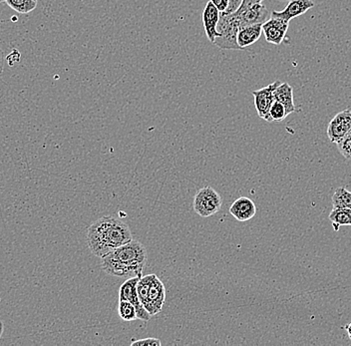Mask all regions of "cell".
<instances>
[{
	"mask_svg": "<svg viewBox=\"0 0 351 346\" xmlns=\"http://www.w3.org/2000/svg\"><path fill=\"white\" fill-rule=\"evenodd\" d=\"M351 131V111L343 110L337 113L329 122L328 139L331 143L337 144Z\"/></svg>",
	"mask_w": 351,
	"mask_h": 346,
	"instance_id": "obj_8",
	"label": "cell"
},
{
	"mask_svg": "<svg viewBox=\"0 0 351 346\" xmlns=\"http://www.w3.org/2000/svg\"><path fill=\"white\" fill-rule=\"evenodd\" d=\"M133 240L126 223L112 216L102 217L90 225L87 232L88 247L94 256L103 258Z\"/></svg>",
	"mask_w": 351,
	"mask_h": 346,
	"instance_id": "obj_1",
	"label": "cell"
},
{
	"mask_svg": "<svg viewBox=\"0 0 351 346\" xmlns=\"http://www.w3.org/2000/svg\"><path fill=\"white\" fill-rule=\"evenodd\" d=\"M274 100L278 101L287 109V115L295 112V101H293V89L289 83H282L274 90Z\"/></svg>",
	"mask_w": 351,
	"mask_h": 346,
	"instance_id": "obj_15",
	"label": "cell"
},
{
	"mask_svg": "<svg viewBox=\"0 0 351 346\" xmlns=\"http://www.w3.org/2000/svg\"><path fill=\"white\" fill-rule=\"evenodd\" d=\"M289 23L285 19L271 16L263 24V32L265 34V40L274 45H280L287 37Z\"/></svg>",
	"mask_w": 351,
	"mask_h": 346,
	"instance_id": "obj_9",
	"label": "cell"
},
{
	"mask_svg": "<svg viewBox=\"0 0 351 346\" xmlns=\"http://www.w3.org/2000/svg\"><path fill=\"white\" fill-rule=\"evenodd\" d=\"M118 313H119L121 319L124 321H127V323H132V321L138 319L135 306L127 301H119Z\"/></svg>",
	"mask_w": 351,
	"mask_h": 346,
	"instance_id": "obj_19",
	"label": "cell"
},
{
	"mask_svg": "<svg viewBox=\"0 0 351 346\" xmlns=\"http://www.w3.org/2000/svg\"><path fill=\"white\" fill-rule=\"evenodd\" d=\"M263 1V0H243L238 10H247V8H250V6L254 5V4L256 3H262Z\"/></svg>",
	"mask_w": 351,
	"mask_h": 346,
	"instance_id": "obj_25",
	"label": "cell"
},
{
	"mask_svg": "<svg viewBox=\"0 0 351 346\" xmlns=\"http://www.w3.org/2000/svg\"><path fill=\"white\" fill-rule=\"evenodd\" d=\"M346 332H348V336L351 339V323H348V325H346Z\"/></svg>",
	"mask_w": 351,
	"mask_h": 346,
	"instance_id": "obj_27",
	"label": "cell"
},
{
	"mask_svg": "<svg viewBox=\"0 0 351 346\" xmlns=\"http://www.w3.org/2000/svg\"><path fill=\"white\" fill-rule=\"evenodd\" d=\"M221 17V12L218 8L213 4V2L208 1L203 12V24L205 28L206 35H207L208 40L214 45L217 37L219 36L218 30V24Z\"/></svg>",
	"mask_w": 351,
	"mask_h": 346,
	"instance_id": "obj_12",
	"label": "cell"
},
{
	"mask_svg": "<svg viewBox=\"0 0 351 346\" xmlns=\"http://www.w3.org/2000/svg\"><path fill=\"white\" fill-rule=\"evenodd\" d=\"M210 1L213 2V4L218 8L221 13L227 12L230 6V0H210Z\"/></svg>",
	"mask_w": 351,
	"mask_h": 346,
	"instance_id": "obj_23",
	"label": "cell"
},
{
	"mask_svg": "<svg viewBox=\"0 0 351 346\" xmlns=\"http://www.w3.org/2000/svg\"><path fill=\"white\" fill-rule=\"evenodd\" d=\"M194 211L202 218L214 216L221 210L223 199L212 187H204L197 190L194 198Z\"/></svg>",
	"mask_w": 351,
	"mask_h": 346,
	"instance_id": "obj_5",
	"label": "cell"
},
{
	"mask_svg": "<svg viewBox=\"0 0 351 346\" xmlns=\"http://www.w3.org/2000/svg\"><path fill=\"white\" fill-rule=\"evenodd\" d=\"M5 2L10 8L21 14L32 12L37 6V0H6Z\"/></svg>",
	"mask_w": 351,
	"mask_h": 346,
	"instance_id": "obj_18",
	"label": "cell"
},
{
	"mask_svg": "<svg viewBox=\"0 0 351 346\" xmlns=\"http://www.w3.org/2000/svg\"><path fill=\"white\" fill-rule=\"evenodd\" d=\"M333 208H346L351 210V192L340 187L332 196Z\"/></svg>",
	"mask_w": 351,
	"mask_h": 346,
	"instance_id": "obj_17",
	"label": "cell"
},
{
	"mask_svg": "<svg viewBox=\"0 0 351 346\" xmlns=\"http://www.w3.org/2000/svg\"><path fill=\"white\" fill-rule=\"evenodd\" d=\"M145 345L161 346L162 343H161V341H160V339L153 338V337H150V338H143V339H139V341H131V346H145Z\"/></svg>",
	"mask_w": 351,
	"mask_h": 346,
	"instance_id": "obj_22",
	"label": "cell"
},
{
	"mask_svg": "<svg viewBox=\"0 0 351 346\" xmlns=\"http://www.w3.org/2000/svg\"><path fill=\"white\" fill-rule=\"evenodd\" d=\"M337 145L342 156L346 160H351V131Z\"/></svg>",
	"mask_w": 351,
	"mask_h": 346,
	"instance_id": "obj_21",
	"label": "cell"
},
{
	"mask_svg": "<svg viewBox=\"0 0 351 346\" xmlns=\"http://www.w3.org/2000/svg\"><path fill=\"white\" fill-rule=\"evenodd\" d=\"M241 24L236 12L226 14L221 13L217 30L219 36L217 37L214 45L223 50H243L238 45V34Z\"/></svg>",
	"mask_w": 351,
	"mask_h": 346,
	"instance_id": "obj_4",
	"label": "cell"
},
{
	"mask_svg": "<svg viewBox=\"0 0 351 346\" xmlns=\"http://www.w3.org/2000/svg\"><path fill=\"white\" fill-rule=\"evenodd\" d=\"M329 220L332 222L337 231H339V225L351 227V210L346 208H333L329 214Z\"/></svg>",
	"mask_w": 351,
	"mask_h": 346,
	"instance_id": "obj_16",
	"label": "cell"
},
{
	"mask_svg": "<svg viewBox=\"0 0 351 346\" xmlns=\"http://www.w3.org/2000/svg\"><path fill=\"white\" fill-rule=\"evenodd\" d=\"M315 6L313 0H289L287 5L282 12H274L271 13V16L278 17L287 21H291L295 17L300 16L308 12L311 8Z\"/></svg>",
	"mask_w": 351,
	"mask_h": 346,
	"instance_id": "obj_10",
	"label": "cell"
},
{
	"mask_svg": "<svg viewBox=\"0 0 351 346\" xmlns=\"http://www.w3.org/2000/svg\"><path fill=\"white\" fill-rule=\"evenodd\" d=\"M240 19L241 27L252 25V24L265 23L269 19V13L262 3L254 4L245 10H237Z\"/></svg>",
	"mask_w": 351,
	"mask_h": 346,
	"instance_id": "obj_11",
	"label": "cell"
},
{
	"mask_svg": "<svg viewBox=\"0 0 351 346\" xmlns=\"http://www.w3.org/2000/svg\"><path fill=\"white\" fill-rule=\"evenodd\" d=\"M263 24H252V25L243 26L238 34V45L241 49L249 47L256 43L263 34Z\"/></svg>",
	"mask_w": 351,
	"mask_h": 346,
	"instance_id": "obj_14",
	"label": "cell"
},
{
	"mask_svg": "<svg viewBox=\"0 0 351 346\" xmlns=\"http://www.w3.org/2000/svg\"><path fill=\"white\" fill-rule=\"evenodd\" d=\"M142 277V275H141ZM141 277H133L127 280L121 286L119 291V301H127L135 306L137 312L138 319L143 321H149L151 319V314L147 312L146 308L143 306L138 295L137 284Z\"/></svg>",
	"mask_w": 351,
	"mask_h": 346,
	"instance_id": "obj_6",
	"label": "cell"
},
{
	"mask_svg": "<svg viewBox=\"0 0 351 346\" xmlns=\"http://www.w3.org/2000/svg\"><path fill=\"white\" fill-rule=\"evenodd\" d=\"M6 1V0H0V3H2V2Z\"/></svg>",
	"mask_w": 351,
	"mask_h": 346,
	"instance_id": "obj_29",
	"label": "cell"
},
{
	"mask_svg": "<svg viewBox=\"0 0 351 346\" xmlns=\"http://www.w3.org/2000/svg\"><path fill=\"white\" fill-rule=\"evenodd\" d=\"M230 212L239 222H247L256 216V207L251 199L241 197L230 206Z\"/></svg>",
	"mask_w": 351,
	"mask_h": 346,
	"instance_id": "obj_13",
	"label": "cell"
},
{
	"mask_svg": "<svg viewBox=\"0 0 351 346\" xmlns=\"http://www.w3.org/2000/svg\"><path fill=\"white\" fill-rule=\"evenodd\" d=\"M241 1H243V0H230V6L227 12H225L226 14H230V13L237 12L241 6Z\"/></svg>",
	"mask_w": 351,
	"mask_h": 346,
	"instance_id": "obj_24",
	"label": "cell"
},
{
	"mask_svg": "<svg viewBox=\"0 0 351 346\" xmlns=\"http://www.w3.org/2000/svg\"><path fill=\"white\" fill-rule=\"evenodd\" d=\"M148 254L141 243L132 240L101 258V268L112 277H141Z\"/></svg>",
	"mask_w": 351,
	"mask_h": 346,
	"instance_id": "obj_2",
	"label": "cell"
},
{
	"mask_svg": "<svg viewBox=\"0 0 351 346\" xmlns=\"http://www.w3.org/2000/svg\"><path fill=\"white\" fill-rule=\"evenodd\" d=\"M287 109L282 103L278 101H274L271 105V111H269V118L271 122H282L287 117Z\"/></svg>",
	"mask_w": 351,
	"mask_h": 346,
	"instance_id": "obj_20",
	"label": "cell"
},
{
	"mask_svg": "<svg viewBox=\"0 0 351 346\" xmlns=\"http://www.w3.org/2000/svg\"><path fill=\"white\" fill-rule=\"evenodd\" d=\"M3 323L2 321H0V339H1L2 334H3Z\"/></svg>",
	"mask_w": 351,
	"mask_h": 346,
	"instance_id": "obj_28",
	"label": "cell"
},
{
	"mask_svg": "<svg viewBox=\"0 0 351 346\" xmlns=\"http://www.w3.org/2000/svg\"><path fill=\"white\" fill-rule=\"evenodd\" d=\"M280 84H282V82L280 80H276L271 84L267 85V87L252 92L258 117L262 118L267 122H271L269 111H271V105L276 101L274 96V90L278 88V85Z\"/></svg>",
	"mask_w": 351,
	"mask_h": 346,
	"instance_id": "obj_7",
	"label": "cell"
},
{
	"mask_svg": "<svg viewBox=\"0 0 351 346\" xmlns=\"http://www.w3.org/2000/svg\"><path fill=\"white\" fill-rule=\"evenodd\" d=\"M137 291L140 301L151 317L162 312L166 301V288L157 275L152 273L141 277L138 282Z\"/></svg>",
	"mask_w": 351,
	"mask_h": 346,
	"instance_id": "obj_3",
	"label": "cell"
},
{
	"mask_svg": "<svg viewBox=\"0 0 351 346\" xmlns=\"http://www.w3.org/2000/svg\"><path fill=\"white\" fill-rule=\"evenodd\" d=\"M2 72H3V53L0 49V75H1Z\"/></svg>",
	"mask_w": 351,
	"mask_h": 346,
	"instance_id": "obj_26",
	"label": "cell"
}]
</instances>
